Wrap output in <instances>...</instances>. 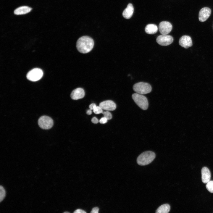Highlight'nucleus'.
Returning <instances> with one entry per match:
<instances>
[{
	"label": "nucleus",
	"instance_id": "1",
	"mask_svg": "<svg viewBox=\"0 0 213 213\" xmlns=\"http://www.w3.org/2000/svg\"><path fill=\"white\" fill-rule=\"evenodd\" d=\"M94 45L93 40L91 37L84 36L79 38L76 43V47L80 52L85 54L90 51Z\"/></svg>",
	"mask_w": 213,
	"mask_h": 213
},
{
	"label": "nucleus",
	"instance_id": "2",
	"mask_svg": "<svg viewBox=\"0 0 213 213\" xmlns=\"http://www.w3.org/2000/svg\"><path fill=\"white\" fill-rule=\"evenodd\" d=\"M156 156L155 153L151 151H147L141 154L137 157V162L140 165L144 166L151 162Z\"/></svg>",
	"mask_w": 213,
	"mask_h": 213
},
{
	"label": "nucleus",
	"instance_id": "3",
	"mask_svg": "<svg viewBox=\"0 0 213 213\" xmlns=\"http://www.w3.org/2000/svg\"><path fill=\"white\" fill-rule=\"evenodd\" d=\"M132 98L136 104L141 109L146 110L148 109V101L145 96L136 93L132 94Z\"/></svg>",
	"mask_w": 213,
	"mask_h": 213
},
{
	"label": "nucleus",
	"instance_id": "4",
	"mask_svg": "<svg viewBox=\"0 0 213 213\" xmlns=\"http://www.w3.org/2000/svg\"><path fill=\"white\" fill-rule=\"evenodd\" d=\"M133 89L136 93L144 94L150 93L152 90L151 85L149 83L140 82L135 84L133 86Z\"/></svg>",
	"mask_w": 213,
	"mask_h": 213
},
{
	"label": "nucleus",
	"instance_id": "5",
	"mask_svg": "<svg viewBox=\"0 0 213 213\" xmlns=\"http://www.w3.org/2000/svg\"><path fill=\"white\" fill-rule=\"evenodd\" d=\"M39 127L43 129H49L53 126L54 122L53 120L47 116H43L40 117L38 121Z\"/></svg>",
	"mask_w": 213,
	"mask_h": 213
},
{
	"label": "nucleus",
	"instance_id": "6",
	"mask_svg": "<svg viewBox=\"0 0 213 213\" xmlns=\"http://www.w3.org/2000/svg\"><path fill=\"white\" fill-rule=\"evenodd\" d=\"M43 75L42 70L38 68H34L29 71L27 75V78L29 80L36 81L40 80Z\"/></svg>",
	"mask_w": 213,
	"mask_h": 213
},
{
	"label": "nucleus",
	"instance_id": "7",
	"mask_svg": "<svg viewBox=\"0 0 213 213\" xmlns=\"http://www.w3.org/2000/svg\"><path fill=\"white\" fill-rule=\"evenodd\" d=\"M173 41V38L167 35L162 34L158 36L156 39L157 43L162 46L169 45L171 44Z\"/></svg>",
	"mask_w": 213,
	"mask_h": 213
},
{
	"label": "nucleus",
	"instance_id": "8",
	"mask_svg": "<svg viewBox=\"0 0 213 213\" xmlns=\"http://www.w3.org/2000/svg\"><path fill=\"white\" fill-rule=\"evenodd\" d=\"M159 29L162 34L167 35L171 31L172 29V25L169 22L162 21L159 24Z\"/></svg>",
	"mask_w": 213,
	"mask_h": 213
},
{
	"label": "nucleus",
	"instance_id": "9",
	"mask_svg": "<svg viewBox=\"0 0 213 213\" xmlns=\"http://www.w3.org/2000/svg\"><path fill=\"white\" fill-rule=\"evenodd\" d=\"M211 11V9L207 7H204L200 9L199 14L200 21L204 22L210 16Z\"/></svg>",
	"mask_w": 213,
	"mask_h": 213
},
{
	"label": "nucleus",
	"instance_id": "10",
	"mask_svg": "<svg viewBox=\"0 0 213 213\" xmlns=\"http://www.w3.org/2000/svg\"><path fill=\"white\" fill-rule=\"evenodd\" d=\"M102 109L106 111H113L116 107L115 103L111 100H106L101 102L99 104Z\"/></svg>",
	"mask_w": 213,
	"mask_h": 213
},
{
	"label": "nucleus",
	"instance_id": "11",
	"mask_svg": "<svg viewBox=\"0 0 213 213\" xmlns=\"http://www.w3.org/2000/svg\"><path fill=\"white\" fill-rule=\"evenodd\" d=\"M179 44L182 47L187 49L192 45V39L188 36L184 35L182 36L179 39Z\"/></svg>",
	"mask_w": 213,
	"mask_h": 213
},
{
	"label": "nucleus",
	"instance_id": "12",
	"mask_svg": "<svg viewBox=\"0 0 213 213\" xmlns=\"http://www.w3.org/2000/svg\"><path fill=\"white\" fill-rule=\"evenodd\" d=\"M85 94V91L83 89L79 88L74 90L72 92L70 96L72 99L76 100L83 98Z\"/></svg>",
	"mask_w": 213,
	"mask_h": 213
},
{
	"label": "nucleus",
	"instance_id": "13",
	"mask_svg": "<svg viewBox=\"0 0 213 213\" xmlns=\"http://www.w3.org/2000/svg\"><path fill=\"white\" fill-rule=\"evenodd\" d=\"M201 178L202 182L204 183H207L210 181L211 173L208 168L206 167H203L201 170Z\"/></svg>",
	"mask_w": 213,
	"mask_h": 213
},
{
	"label": "nucleus",
	"instance_id": "14",
	"mask_svg": "<svg viewBox=\"0 0 213 213\" xmlns=\"http://www.w3.org/2000/svg\"><path fill=\"white\" fill-rule=\"evenodd\" d=\"M134 12V8L132 4H129L122 12L123 17L126 19H129L132 16Z\"/></svg>",
	"mask_w": 213,
	"mask_h": 213
},
{
	"label": "nucleus",
	"instance_id": "15",
	"mask_svg": "<svg viewBox=\"0 0 213 213\" xmlns=\"http://www.w3.org/2000/svg\"><path fill=\"white\" fill-rule=\"evenodd\" d=\"M32 9L28 7L21 6L16 9L14 11V13L17 15L25 14L29 12Z\"/></svg>",
	"mask_w": 213,
	"mask_h": 213
},
{
	"label": "nucleus",
	"instance_id": "16",
	"mask_svg": "<svg viewBox=\"0 0 213 213\" xmlns=\"http://www.w3.org/2000/svg\"><path fill=\"white\" fill-rule=\"evenodd\" d=\"M158 30V28L157 25L154 24L147 25L145 29L146 33L150 34H153L156 33Z\"/></svg>",
	"mask_w": 213,
	"mask_h": 213
},
{
	"label": "nucleus",
	"instance_id": "17",
	"mask_svg": "<svg viewBox=\"0 0 213 213\" xmlns=\"http://www.w3.org/2000/svg\"><path fill=\"white\" fill-rule=\"evenodd\" d=\"M170 210V206L167 204H163L159 206L156 211V213H167Z\"/></svg>",
	"mask_w": 213,
	"mask_h": 213
},
{
	"label": "nucleus",
	"instance_id": "18",
	"mask_svg": "<svg viewBox=\"0 0 213 213\" xmlns=\"http://www.w3.org/2000/svg\"><path fill=\"white\" fill-rule=\"evenodd\" d=\"M6 196V191L3 186H0V202H1L4 199Z\"/></svg>",
	"mask_w": 213,
	"mask_h": 213
},
{
	"label": "nucleus",
	"instance_id": "19",
	"mask_svg": "<svg viewBox=\"0 0 213 213\" xmlns=\"http://www.w3.org/2000/svg\"><path fill=\"white\" fill-rule=\"evenodd\" d=\"M206 188L210 192L213 193V181H210L208 182L206 185Z\"/></svg>",
	"mask_w": 213,
	"mask_h": 213
},
{
	"label": "nucleus",
	"instance_id": "20",
	"mask_svg": "<svg viewBox=\"0 0 213 213\" xmlns=\"http://www.w3.org/2000/svg\"><path fill=\"white\" fill-rule=\"evenodd\" d=\"M102 108L100 106H96L93 109V112L96 114L102 113L103 111Z\"/></svg>",
	"mask_w": 213,
	"mask_h": 213
},
{
	"label": "nucleus",
	"instance_id": "21",
	"mask_svg": "<svg viewBox=\"0 0 213 213\" xmlns=\"http://www.w3.org/2000/svg\"><path fill=\"white\" fill-rule=\"evenodd\" d=\"M104 117L106 118L108 120H109L112 118V116L111 114L108 111L103 112L102 113Z\"/></svg>",
	"mask_w": 213,
	"mask_h": 213
},
{
	"label": "nucleus",
	"instance_id": "22",
	"mask_svg": "<svg viewBox=\"0 0 213 213\" xmlns=\"http://www.w3.org/2000/svg\"><path fill=\"white\" fill-rule=\"evenodd\" d=\"M107 120L106 118L104 117L100 120L99 122L101 124H105L107 122Z\"/></svg>",
	"mask_w": 213,
	"mask_h": 213
},
{
	"label": "nucleus",
	"instance_id": "23",
	"mask_svg": "<svg viewBox=\"0 0 213 213\" xmlns=\"http://www.w3.org/2000/svg\"><path fill=\"white\" fill-rule=\"evenodd\" d=\"M99 209L98 207H96L93 208L91 211V213H98Z\"/></svg>",
	"mask_w": 213,
	"mask_h": 213
},
{
	"label": "nucleus",
	"instance_id": "24",
	"mask_svg": "<svg viewBox=\"0 0 213 213\" xmlns=\"http://www.w3.org/2000/svg\"><path fill=\"white\" fill-rule=\"evenodd\" d=\"M74 213H85L86 212L84 210L80 209H78L75 210Z\"/></svg>",
	"mask_w": 213,
	"mask_h": 213
},
{
	"label": "nucleus",
	"instance_id": "25",
	"mask_svg": "<svg viewBox=\"0 0 213 213\" xmlns=\"http://www.w3.org/2000/svg\"><path fill=\"white\" fill-rule=\"evenodd\" d=\"M92 122L94 123L97 124L99 122L98 119L95 117H93L91 119Z\"/></svg>",
	"mask_w": 213,
	"mask_h": 213
},
{
	"label": "nucleus",
	"instance_id": "26",
	"mask_svg": "<svg viewBox=\"0 0 213 213\" xmlns=\"http://www.w3.org/2000/svg\"><path fill=\"white\" fill-rule=\"evenodd\" d=\"M96 106V105L95 104L93 103L89 105V107L91 110H93Z\"/></svg>",
	"mask_w": 213,
	"mask_h": 213
},
{
	"label": "nucleus",
	"instance_id": "27",
	"mask_svg": "<svg viewBox=\"0 0 213 213\" xmlns=\"http://www.w3.org/2000/svg\"><path fill=\"white\" fill-rule=\"evenodd\" d=\"M91 109L88 110L86 112V113L88 115H90L92 113V111Z\"/></svg>",
	"mask_w": 213,
	"mask_h": 213
},
{
	"label": "nucleus",
	"instance_id": "28",
	"mask_svg": "<svg viewBox=\"0 0 213 213\" xmlns=\"http://www.w3.org/2000/svg\"><path fill=\"white\" fill-rule=\"evenodd\" d=\"M64 213H69V212H64Z\"/></svg>",
	"mask_w": 213,
	"mask_h": 213
},
{
	"label": "nucleus",
	"instance_id": "29",
	"mask_svg": "<svg viewBox=\"0 0 213 213\" xmlns=\"http://www.w3.org/2000/svg\"></svg>",
	"mask_w": 213,
	"mask_h": 213
}]
</instances>
